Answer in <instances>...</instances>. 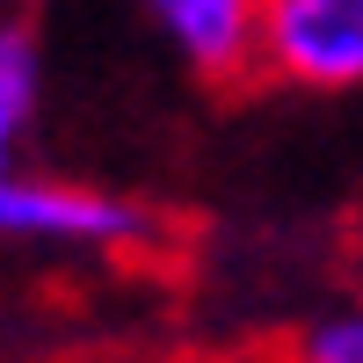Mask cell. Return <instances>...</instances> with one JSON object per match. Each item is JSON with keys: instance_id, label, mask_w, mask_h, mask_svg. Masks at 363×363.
<instances>
[{"instance_id": "1", "label": "cell", "mask_w": 363, "mask_h": 363, "mask_svg": "<svg viewBox=\"0 0 363 363\" xmlns=\"http://www.w3.org/2000/svg\"><path fill=\"white\" fill-rule=\"evenodd\" d=\"M160 211L145 196L102 189V182L66 174H29L22 160L0 167V247H37V255H145L160 247Z\"/></svg>"}, {"instance_id": "2", "label": "cell", "mask_w": 363, "mask_h": 363, "mask_svg": "<svg viewBox=\"0 0 363 363\" xmlns=\"http://www.w3.org/2000/svg\"><path fill=\"white\" fill-rule=\"evenodd\" d=\"M255 73L291 95H363V0H262Z\"/></svg>"}, {"instance_id": "3", "label": "cell", "mask_w": 363, "mask_h": 363, "mask_svg": "<svg viewBox=\"0 0 363 363\" xmlns=\"http://www.w3.org/2000/svg\"><path fill=\"white\" fill-rule=\"evenodd\" d=\"M145 29L196 80H247L262 51V0H138Z\"/></svg>"}, {"instance_id": "4", "label": "cell", "mask_w": 363, "mask_h": 363, "mask_svg": "<svg viewBox=\"0 0 363 363\" xmlns=\"http://www.w3.org/2000/svg\"><path fill=\"white\" fill-rule=\"evenodd\" d=\"M44 116V37L37 22L0 8V167L29 153Z\"/></svg>"}, {"instance_id": "5", "label": "cell", "mask_w": 363, "mask_h": 363, "mask_svg": "<svg viewBox=\"0 0 363 363\" xmlns=\"http://www.w3.org/2000/svg\"><path fill=\"white\" fill-rule=\"evenodd\" d=\"M298 356L306 363H363V298L313 313L298 327Z\"/></svg>"}]
</instances>
